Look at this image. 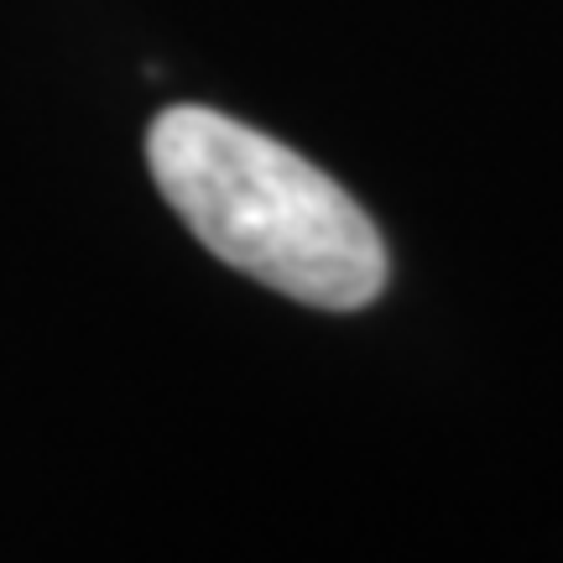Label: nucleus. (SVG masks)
<instances>
[{"mask_svg": "<svg viewBox=\"0 0 563 563\" xmlns=\"http://www.w3.org/2000/svg\"><path fill=\"white\" fill-rule=\"evenodd\" d=\"M146 167L178 220L272 292L329 313L382 298V230L323 167L266 131L203 104H173L146 131Z\"/></svg>", "mask_w": 563, "mask_h": 563, "instance_id": "1", "label": "nucleus"}]
</instances>
